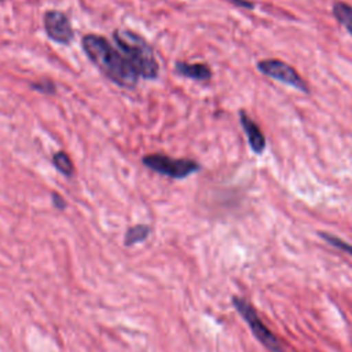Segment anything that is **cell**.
I'll return each mask as SVG.
<instances>
[{
	"mask_svg": "<svg viewBox=\"0 0 352 352\" xmlns=\"http://www.w3.org/2000/svg\"><path fill=\"white\" fill-rule=\"evenodd\" d=\"M44 30L50 40L58 44H69L74 37V30L69 16L59 10H48L43 18Z\"/></svg>",
	"mask_w": 352,
	"mask_h": 352,
	"instance_id": "cell-6",
	"label": "cell"
},
{
	"mask_svg": "<svg viewBox=\"0 0 352 352\" xmlns=\"http://www.w3.org/2000/svg\"><path fill=\"white\" fill-rule=\"evenodd\" d=\"M239 122H241V126H242V129H243V132L246 135V139H248L250 150L254 154H263L265 147H267V140H265V136L261 132L260 126L257 125V122L253 121L246 114L245 110L239 111Z\"/></svg>",
	"mask_w": 352,
	"mask_h": 352,
	"instance_id": "cell-7",
	"label": "cell"
},
{
	"mask_svg": "<svg viewBox=\"0 0 352 352\" xmlns=\"http://www.w3.org/2000/svg\"><path fill=\"white\" fill-rule=\"evenodd\" d=\"M175 70L177 74L199 82H208L212 78V70L206 63H188L177 60L175 63Z\"/></svg>",
	"mask_w": 352,
	"mask_h": 352,
	"instance_id": "cell-8",
	"label": "cell"
},
{
	"mask_svg": "<svg viewBox=\"0 0 352 352\" xmlns=\"http://www.w3.org/2000/svg\"><path fill=\"white\" fill-rule=\"evenodd\" d=\"M0 1H4V0H0Z\"/></svg>",
	"mask_w": 352,
	"mask_h": 352,
	"instance_id": "cell-16",
	"label": "cell"
},
{
	"mask_svg": "<svg viewBox=\"0 0 352 352\" xmlns=\"http://www.w3.org/2000/svg\"><path fill=\"white\" fill-rule=\"evenodd\" d=\"M113 41L116 47L129 60L139 77L146 80L158 78L160 66L155 59L154 51L142 36L128 29H116L113 32Z\"/></svg>",
	"mask_w": 352,
	"mask_h": 352,
	"instance_id": "cell-2",
	"label": "cell"
},
{
	"mask_svg": "<svg viewBox=\"0 0 352 352\" xmlns=\"http://www.w3.org/2000/svg\"><path fill=\"white\" fill-rule=\"evenodd\" d=\"M232 6H236V7H242V8H246V10H253L254 8V4L249 0H224Z\"/></svg>",
	"mask_w": 352,
	"mask_h": 352,
	"instance_id": "cell-15",
	"label": "cell"
},
{
	"mask_svg": "<svg viewBox=\"0 0 352 352\" xmlns=\"http://www.w3.org/2000/svg\"><path fill=\"white\" fill-rule=\"evenodd\" d=\"M51 161H52V165L55 166V169L59 173H62L65 177H72L74 175L73 161L69 157V154L65 153L63 150H59V151L54 153Z\"/></svg>",
	"mask_w": 352,
	"mask_h": 352,
	"instance_id": "cell-10",
	"label": "cell"
},
{
	"mask_svg": "<svg viewBox=\"0 0 352 352\" xmlns=\"http://www.w3.org/2000/svg\"><path fill=\"white\" fill-rule=\"evenodd\" d=\"M257 69L261 74L289 85L304 94H309V85L289 63L280 59H261L257 62Z\"/></svg>",
	"mask_w": 352,
	"mask_h": 352,
	"instance_id": "cell-5",
	"label": "cell"
},
{
	"mask_svg": "<svg viewBox=\"0 0 352 352\" xmlns=\"http://www.w3.org/2000/svg\"><path fill=\"white\" fill-rule=\"evenodd\" d=\"M319 235H320L329 245H331V246H334V248L342 250L344 253H346V254H349V256L352 257V245H351V243H348V242H345L344 239H341V238H338V236H336V235H331V234H329V232H320Z\"/></svg>",
	"mask_w": 352,
	"mask_h": 352,
	"instance_id": "cell-12",
	"label": "cell"
},
{
	"mask_svg": "<svg viewBox=\"0 0 352 352\" xmlns=\"http://www.w3.org/2000/svg\"><path fill=\"white\" fill-rule=\"evenodd\" d=\"M334 19L352 36V6L345 1H336L331 7Z\"/></svg>",
	"mask_w": 352,
	"mask_h": 352,
	"instance_id": "cell-9",
	"label": "cell"
},
{
	"mask_svg": "<svg viewBox=\"0 0 352 352\" xmlns=\"http://www.w3.org/2000/svg\"><path fill=\"white\" fill-rule=\"evenodd\" d=\"M231 301L235 311L246 322L252 334L260 344H263L271 352H285V346L280 340L268 329V326L258 316L254 307L246 298L234 296Z\"/></svg>",
	"mask_w": 352,
	"mask_h": 352,
	"instance_id": "cell-3",
	"label": "cell"
},
{
	"mask_svg": "<svg viewBox=\"0 0 352 352\" xmlns=\"http://www.w3.org/2000/svg\"><path fill=\"white\" fill-rule=\"evenodd\" d=\"M142 164L155 173L162 176L182 180L201 170V165L190 158H173L161 153L146 154L142 158Z\"/></svg>",
	"mask_w": 352,
	"mask_h": 352,
	"instance_id": "cell-4",
	"label": "cell"
},
{
	"mask_svg": "<svg viewBox=\"0 0 352 352\" xmlns=\"http://www.w3.org/2000/svg\"><path fill=\"white\" fill-rule=\"evenodd\" d=\"M30 88L43 94V95H54L56 92V85L51 80H40V81H32Z\"/></svg>",
	"mask_w": 352,
	"mask_h": 352,
	"instance_id": "cell-13",
	"label": "cell"
},
{
	"mask_svg": "<svg viewBox=\"0 0 352 352\" xmlns=\"http://www.w3.org/2000/svg\"><path fill=\"white\" fill-rule=\"evenodd\" d=\"M150 234V227L147 224H136L126 230L124 236L125 246H132L135 243L143 242Z\"/></svg>",
	"mask_w": 352,
	"mask_h": 352,
	"instance_id": "cell-11",
	"label": "cell"
},
{
	"mask_svg": "<svg viewBox=\"0 0 352 352\" xmlns=\"http://www.w3.org/2000/svg\"><path fill=\"white\" fill-rule=\"evenodd\" d=\"M81 47L88 59L113 84L125 89H132L138 85L139 74L124 54L106 37L85 34L81 40Z\"/></svg>",
	"mask_w": 352,
	"mask_h": 352,
	"instance_id": "cell-1",
	"label": "cell"
},
{
	"mask_svg": "<svg viewBox=\"0 0 352 352\" xmlns=\"http://www.w3.org/2000/svg\"><path fill=\"white\" fill-rule=\"evenodd\" d=\"M51 199H52L54 206H55L56 209H59V210H63V209L67 206L65 198H63L60 194H58L56 191H54V192L51 194Z\"/></svg>",
	"mask_w": 352,
	"mask_h": 352,
	"instance_id": "cell-14",
	"label": "cell"
}]
</instances>
